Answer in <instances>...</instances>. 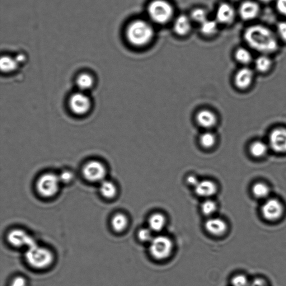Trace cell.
Wrapping results in <instances>:
<instances>
[{"label": "cell", "mask_w": 286, "mask_h": 286, "mask_svg": "<svg viewBox=\"0 0 286 286\" xmlns=\"http://www.w3.org/2000/svg\"><path fill=\"white\" fill-rule=\"evenodd\" d=\"M205 228L211 235L220 237L228 231V225L226 220L221 218L211 217L206 220Z\"/></svg>", "instance_id": "5bb4252c"}, {"label": "cell", "mask_w": 286, "mask_h": 286, "mask_svg": "<svg viewBox=\"0 0 286 286\" xmlns=\"http://www.w3.org/2000/svg\"><path fill=\"white\" fill-rule=\"evenodd\" d=\"M148 15L157 24H166L174 15V8L167 0H153L147 8Z\"/></svg>", "instance_id": "277c9868"}, {"label": "cell", "mask_w": 286, "mask_h": 286, "mask_svg": "<svg viewBox=\"0 0 286 286\" xmlns=\"http://www.w3.org/2000/svg\"><path fill=\"white\" fill-rule=\"evenodd\" d=\"M129 224L128 218L123 213L115 214L111 220V226L114 231L118 233L123 232Z\"/></svg>", "instance_id": "7402d4cb"}, {"label": "cell", "mask_w": 286, "mask_h": 286, "mask_svg": "<svg viewBox=\"0 0 286 286\" xmlns=\"http://www.w3.org/2000/svg\"><path fill=\"white\" fill-rule=\"evenodd\" d=\"M173 250V243L171 239L165 236L154 237L149 243L150 255L158 261L167 260Z\"/></svg>", "instance_id": "8992f818"}, {"label": "cell", "mask_w": 286, "mask_h": 286, "mask_svg": "<svg viewBox=\"0 0 286 286\" xmlns=\"http://www.w3.org/2000/svg\"><path fill=\"white\" fill-rule=\"evenodd\" d=\"M273 65V61L268 55L262 54L255 61V67L261 73L268 72Z\"/></svg>", "instance_id": "484cf974"}, {"label": "cell", "mask_w": 286, "mask_h": 286, "mask_svg": "<svg viewBox=\"0 0 286 286\" xmlns=\"http://www.w3.org/2000/svg\"><path fill=\"white\" fill-rule=\"evenodd\" d=\"M219 23L215 20L209 19L200 24V32L206 36H212L217 33Z\"/></svg>", "instance_id": "cb8c5ba5"}, {"label": "cell", "mask_w": 286, "mask_h": 286, "mask_svg": "<svg viewBox=\"0 0 286 286\" xmlns=\"http://www.w3.org/2000/svg\"><path fill=\"white\" fill-rule=\"evenodd\" d=\"M94 82L93 79L90 74L87 73H83L78 77L77 79V85L82 91H86L90 90Z\"/></svg>", "instance_id": "83f0119b"}, {"label": "cell", "mask_w": 286, "mask_h": 286, "mask_svg": "<svg viewBox=\"0 0 286 286\" xmlns=\"http://www.w3.org/2000/svg\"><path fill=\"white\" fill-rule=\"evenodd\" d=\"M100 191L101 194L104 198L111 199L115 198L118 190H117L116 186L113 182L104 180L101 183Z\"/></svg>", "instance_id": "d4e9b609"}, {"label": "cell", "mask_w": 286, "mask_h": 286, "mask_svg": "<svg viewBox=\"0 0 286 286\" xmlns=\"http://www.w3.org/2000/svg\"><path fill=\"white\" fill-rule=\"evenodd\" d=\"M106 168L100 162L92 161L86 164L83 169V174L86 179L91 182L104 181Z\"/></svg>", "instance_id": "9c48e42d"}, {"label": "cell", "mask_w": 286, "mask_h": 286, "mask_svg": "<svg viewBox=\"0 0 286 286\" xmlns=\"http://www.w3.org/2000/svg\"><path fill=\"white\" fill-rule=\"evenodd\" d=\"M201 209L204 215L211 218L217 212L218 205L214 201L210 199H206L201 204Z\"/></svg>", "instance_id": "4dcf8cb0"}, {"label": "cell", "mask_w": 286, "mask_h": 286, "mask_svg": "<svg viewBox=\"0 0 286 286\" xmlns=\"http://www.w3.org/2000/svg\"><path fill=\"white\" fill-rule=\"evenodd\" d=\"M260 10L259 3L252 0H247L241 4L239 9V13L242 19L250 21L259 16Z\"/></svg>", "instance_id": "2e32d148"}, {"label": "cell", "mask_w": 286, "mask_h": 286, "mask_svg": "<svg viewBox=\"0 0 286 286\" xmlns=\"http://www.w3.org/2000/svg\"><path fill=\"white\" fill-rule=\"evenodd\" d=\"M153 233V232L148 227L143 228L139 230L138 238L140 242L150 243L154 237Z\"/></svg>", "instance_id": "d6a6232c"}, {"label": "cell", "mask_w": 286, "mask_h": 286, "mask_svg": "<svg viewBox=\"0 0 286 286\" xmlns=\"http://www.w3.org/2000/svg\"><path fill=\"white\" fill-rule=\"evenodd\" d=\"M236 12L232 4L222 3L218 6L215 13V20L219 24L228 25L235 20Z\"/></svg>", "instance_id": "4fadbf2b"}, {"label": "cell", "mask_w": 286, "mask_h": 286, "mask_svg": "<svg viewBox=\"0 0 286 286\" xmlns=\"http://www.w3.org/2000/svg\"><path fill=\"white\" fill-rule=\"evenodd\" d=\"M167 220L165 216L159 213H154L148 219V228L153 233H159L165 228Z\"/></svg>", "instance_id": "ffe728a7"}, {"label": "cell", "mask_w": 286, "mask_h": 286, "mask_svg": "<svg viewBox=\"0 0 286 286\" xmlns=\"http://www.w3.org/2000/svg\"><path fill=\"white\" fill-rule=\"evenodd\" d=\"M11 286H26V281L22 277H17L12 280Z\"/></svg>", "instance_id": "f35d334b"}, {"label": "cell", "mask_w": 286, "mask_h": 286, "mask_svg": "<svg viewBox=\"0 0 286 286\" xmlns=\"http://www.w3.org/2000/svg\"><path fill=\"white\" fill-rule=\"evenodd\" d=\"M286 213V207L284 201L273 196L262 201L260 208L262 218L269 223L280 222L285 217Z\"/></svg>", "instance_id": "3957f363"}, {"label": "cell", "mask_w": 286, "mask_h": 286, "mask_svg": "<svg viewBox=\"0 0 286 286\" xmlns=\"http://www.w3.org/2000/svg\"><path fill=\"white\" fill-rule=\"evenodd\" d=\"M199 144L201 147L206 150L213 149L218 142V136L213 130H204L200 135Z\"/></svg>", "instance_id": "44dd1931"}, {"label": "cell", "mask_w": 286, "mask_h": 286, "mask_svg": "<svg viewBox=\"0 0 286 286\" xmlns=\"http://www.w3.org/2000/svg\"><path fill=\"white\" fill-rule=\"evenodd\" d=\"M15 58L18 64L24 62L26 60L25 56L22 54H18Z\"/></svg>", "instance_id": "ab89813d"}, {"label": "cell", "mask_w": 286, "mask_h": 286, "mask_svg": "<svg viewBox=\"0 0 286 286\" xmlns=\"http://www.w3.org/2000/svg\"><path fill=\"white\" fill-rule=\"evenodd\" d=\"M18 64L15 58L8 56H4L0 60V68L2 72L5 73L15 71Z\"/></svg>", "instance_id": "4316f807"}, {"label": "cell", "mask_w": 286, "mask_h": 286, "mask_svg": "<svg viewBox=\"0 0 286 286\" xmlns=\"http://www.w3.org/2000/svg\"><path fill=\"white\" fill-rule=\"evenodd\" d=\"M260 1L264 3H269L273 1V0H260Z\"/></svg>", "instance_id": "60d3db41"}, {"label": "cell", "mask_w": 286, "mask_h": 286, "mask_svg": "<svg viewBox=\"0 0 286 286\" xmlns=\"http://www.w3.org/2000/svg\"><path fill=\"white\" fill-rule=\"evenodd\" d=\"M60 183L58 176L53 173H46L37 181V189L41 196L49 198L57 193Z\"/></svg>", "instance_id": "52a82bcc"}, {"label": "cell", "mask_w": 286, "mask_h": 286, "mask_svg": "<svg viewBox=\"0 0 286 286\" xmlns=\"http://www.w3.org/2000/svg\"><path fill=\"white\" fill-rule=\"evenodd\" d=\"M195 192L197 195L206 199H210L218 192V186L215 182L210 180L200 181L195 187Z\"/></svg>", "instance_id": "e0dca14e"}, {"label": "cell", "mask_w": 286, "mask_h": 286, "mask_svg": "<svg viewBox=\"0 0 286 286\" xmlns=\"http://www.w3.org/2000/svg\"><path fill=\"white\" fill-rule=\"evenodd\" d=\"M231 283L232 286H250L251 281L245 274H238L233 277Z\"/></svg>", "instance_id": "1f68e13d"}, {"label": "cell", "mask_w": 286, "mask_h": 286, "mask_svg": "<svg viewBox=\"0 0 286 286\" xmlns=\"http://www.w3.org/2000/svg\"><path fill=\"white\" fill-rule=\"evenodd\" d=\"M251 194L253 198L262 201L270 198L272 195L271 186L264 181H257L251 187Z\"/></svg>", "instance_id": "ac0fdd59"}, {"label": "cell", "mask_w": 286, "mask_h": 286, "mask_svg": "<svg viewBox=\"0 0 286 286\" xmlns=\"http://www.w3.org/2000/svg\"><path fill=\"white\" fill-rule=\"evenodd\" d=\"M25 257L28 264L37 269L46 268L53 261L52 253L46 248L37 245L28 248Z\"/></svg>", "instance_id": "5b68a950"}, {"label": "cell", "mask_w": 286, "mask_h": 286, "mask_svg": "<svg viewBox=\"0 0 286 286\" xmlns=\"http://www.w3.org/2000/svg\"><path fill=\"white\" fill-rule=\"evenodd\" d=\"M7 239L12 245L15 247H26L28 248L36 245L34 239L21 229H14L8 233Z\"/></svg>", "instance_id": "8fae6325"}, {"label": "cell", "mask_w": 286, "mask_h": 286, "mask_svg": "<svg viewBox=\"0 0 286 286\" xmlns=\"http://www.w3.org/2000/svg\"><path fill=\"white\" fill-rule=\"evenodd\" d=\"M186 181L187 185L195 187L199 184L200 180L196 175L191 174L186 177Z\"/></svg>", "instance_id": "74e56055"}, {"label": "cell", "mask_w": 286, "mask_h": 286, "mask_svg": "<svg viewBox=\"0 0 286 286\" xmlns=\"http://www.w3.org/2000/svg\"><path fill=\"white\" fill-rule=\"evenodd\" d=\"M250 286H268V282L262 277H257L251 281Z\"/></svg>", "instance_id": "e575fe53"}, {"label": "cell", "mask_w": 286, "mask_h": 286, "mask_svg": "<svg viewBox=\"0 0 286 286\" xmlns=\"http://www.w3.org/2000/svg\"><path fill=\"white\" fill-rule=\"evenodd\" d=\"M190 17L192 21L198 23L200 25L209 18L207 10L200 7L194 9Z\"/></svg>", "instance_id": "f546056e"}, {"label": "cell", "mask_w": 286, "mask_h": 286, "mask_svg": "<svg viewBox=\"0 0 286 286\" xmlns=\"http://www.w3.org/2000/svg\"><path fill=\"white\" fill-rule=\"evenodd\" d=\"M69 106L74 114L83 115L87 113L91 109L90 98L83 92L74 93L69 100Z\"/></svg>", "instance_id": "30bf717a"}, {"label": "cell", "mask_w": 286, "mask_h": 286, "mask_svg": "<svg viewBox=\"0 0 286 286\" xmlns=\"http://www.w3.org/2000/svg\"><path fill=\"white\" fill-rule=\"evenodd\" d=\"M269 151V145L266 143L257 140L252 143L250 147L251 155L257 158L265 157Z\"/></svg>", "instance_id": "603a6c76"}, {"label": "cell", "mask_w": 286, "mask_h": 286, "mask_svg": "<svg viewBox=\"0 0 286 286\" xmlns=\"http://www.w3.org/2000/svg\"><path fill=\"white\" fill-rule=\"evenodd\" d=\"M234 57L239 63L248 65L251 63L253 57L250 50L245 48H239L236 51Z\"/></svg>", "instance_id": "f1b7e54d"}, {"label": "cell", "mask_w": 286, "mask_h": 286, "mask_svg": "<svg viewBox=\"0 0 286 286\" xmlns=\"http://www.w3.org/2000/svg\"><path fill=\"white\" fill-rule=\"evenodd\" d=\"M254 79V72L248 67H243L238 71L234 78V82L239 90H246L249 88Z\"/></svg>", "instance_id": "9a60e30c"}, {"label": "cell", "mask_w": 286, "mask_h": 286, "mask_svg": "<svg viewBox=\"0 0 286 286\" xmlns=\"http://www.w3.org/2000/svg\"><path fill=\"white\" fill-rule=\"evenodd\" d=\"M276 7L282 15L286 16V0H277Z\"/></svg>", "instance_id": "8d00e7d4"}, {"label": "cell", "mask_w": 286, "mask_h": 286, "mask_svg": "<svg viewBox=\"0 0 286 286\" xmlns=\"http://www.w3.org/2000/svg\"><path fill=\"white\" fill-rule=\"evenodd\" d=\"M278 32L281 38L286 41V21H281L279 23Z\"/></svg>", "instance_id": "836d02e7"}, {"label": "cell", "mask_w": 286, "mask_h": 286, "mask_svg": "<svg viewBox=\"0 0 286 286\" xmlns=\"http://www.w3.org/2000/svg\"><path fill=\"white\" fill-rule=\"evenodd\" d=\"M126 36L131 45L143 47L153 40L154 30L151 23L142 19L135 20L128 26Z\"/></svg>", "instance_id": "7a4b0ae2"}, {"label": "cell", "mask_w": 286, "mask_h": 286, "mask_svg": "<svg viewBox=\"0 0 286 286\" xmlns=\"http://www.w3.org/2000/svg\"><path fill=\"white\" fill-rule=\"evenodd\" d=\"M197 124L204 130H213L218 124V116L216 112L208 108H203L196 112Z\"/></svg>", "instance_id": "ba28073f"}, {"label": "cell", "mask_w": 286, "mask_h": 286, "mask_svg": "<svg viewBox=\"0 0 286 286\" xmlns=\"http://www.w3.org/2000/svg\"><path fill=\"white\" fill-rule=\"evenodd\" d=\"M60 182L68 183L73 179V175L71 172L64 171L58 176Z\"/></svg>", "instance_id": "d590c367"}, {"label": "cell", "mask_w": 286, "mask_h": 286, "mask_svg": "<svg viewBox=\"0 0 286 286\" xmlns=\"http://www.w3.org/2000/svg\"><path fill=\"white\" fill-rule=\"evenodd\" d=\"M269 145L276 153H286V129L279 128L272 131L269 136Z\"/></svg>", "instance_id": "7c38bea8"}, {"label": "cell", "mask_w": 286, "mask_h": 286, "mask_svg": "<svg viewBox=\"0 0 286 286\" xmlns=\"http://www.w3.org/2000/svg\"><path fill=\"white\" fill-rule=\"evenodd\" d=\"M244 37L251 48L262 54L273 53L279 48V42L276 35L265 26L256 25L247 28Z\"/></svg>", "instance_id": "6da1fadb"}, {"label": "cell", "mask_w": 286, "mask_h": 286, "mask_svg": "<svg viewBox=\"0 0 286 286\" xmlns=\"http://www.w3.org/2000/svg\"><path fill=\"white\" fill-rule=\"evenodd\" d=\"M192 20L190 16L181 15L176 18L173 23V30L180 36L188 35L192 28Z\"/></svg>", "instance_id": "d6986e66"}]
</instances>
